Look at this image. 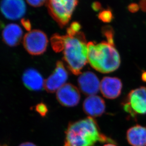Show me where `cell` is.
<instances>
[{
	"mask_svg": "<svg viewBox=\"0 0 146 146\" xmlns=\"http://www.w3.org/2000/svg\"><path fill=\"white\" fill-rule=\"evenodd\" d=\"M65 134L64 146H94L98 142L115 143L101 133L96 121L90 117L69 123Z\"/></svg>",
	"mask_w": 146,
	"mask_h": 146,
	"instance_id": "6da1fadb",
	"label": "cell"
},
{
	"mask_svg": "<svg viewBox=\"0 0 146 146\" xmlns=\"http://www.w3.org/2000/svg\"><path fill=\"white\" fill-rule=\"evenodd\" d=\"M87 47L88 61L95 70L101 73H108L119 67L121 58L115 46L107 42L97 44L89 42Z\"/></svg>",
	"mask_w": 146,
	"mask_h": 146,
	"instance_id": "7a4b0ae2",
	"label": "cell"
},
{
	"mask_svg": "<svg viewBox=\"0 0 146 146\" xmlns=\"http://www.w3.org/2000/svg\"><path fill=\"white\" fill-rule=\"evenodd\" d=\"M64 60L68 68L75 75L81 74L88 61V47L84 34L79 32L74 36H65Z\"/></svg>",
	"mask_w": 146,
	"mask_h": 146,
	"instance_id": "3957f363",
	"label": "cell"
},
{
	"mask_svg": "<svg viewBox=\"0 0 146 146\" xmlns=\"http://www.w3.org/2000/svg\"><path fill=\"white\" fill-rule=\"evenodd\" d=\"M78 3L76 0H50L46 4L50 15L63 28L69 22Z\"/></svg>",
	"mask_w": 146,
	"mask_h": 146,
	"instance_id": "277c9868",
	"label": "cell"
},
{
	"mask_svg": "<svg viewBox=\"0 0 146 146\" xmlns=\"http://www.w3.org/2000/svg\"><path fill=\"white\" fill-rule=\"evenodd\" d=\"M123 109L131 117L146 114V87L132 90L123 103Z\"/></svg>",
	"mask_w": 146,
	"mask_h": 146,
	"instance_id": "5b68a950",
	"label": "cell"
},
{
	"mask_svg": "<svg viewBox=\"0 0 146 146\" xmlns=\"http://www.w3.org/2000/svg\"><path fill=\"white\" fill-rule=\"evenodd\" d=\"M23 44L26 50L31 55H41L46 51L48 39L42 31L34 29L26 34Z\"/></svg>",
	"mask_w": 146,
	"mask_h": 146,
	"instance_id": "8992f818",
	"label": "cell"
},
{
	"mask_svg": "<svg viewBox=\"0 0 146 146\" xmlns=\"http://www.w3.org/2000/svg\"><path fill=\"white\" fill-rule=\"evenodd\" d=\"M68 79V72L63 62L58 61L54 72L45 81L44 88L48 92H55L65 85Z\"/></svg>",
	"mask_w": 146,
	"mask_h": 146,
	"instance_id": "52a82bcc",
	"label": "cell"
},
{
	"mask_svg": "<svg viewBox=\"0 0 146 146\" xmlns=\"http://www.w3.org/2000/svg\"><path fill=\"white\" fill-rule=\"evenodd\" d=\"M57 99L59 103L66 107H74L80 102V92L77 88L70 83L65 84L57 91Z\"/></svg>",
	"mask_w": 146,
	"mask_h": 146,
	"instance_id": "ba28073f",
	"label": "cell"
},
{
	"mask_svg": "<svg viewBox=\"0 0 146 146\" xmlns=\"http://www.w3.org/2000/svg\"><path fill=\"white\" fill-rule=\"evenodd\" d=\"M0 9L7 19L16 20L25 14L26 6L23 1L6 0L1 2Z\"/></svg>",
	"mask_w": 146,
	"mask_h": 146,
	"instance_id": "9c48e42d",
	"label": "cell"
},
{
	"mask_svg": "<svg viewBox=\"0 0 146 146\" xmlns=\"http://www.w3.org/2000/svg\"><path fill=\"white\" fill-rule=\"evenodd\" d=\"M80 90L86 95H95L100 89V83L96 75L91 72L82 73L78 79Z\"/></svg>",
	"mask_w": 146,
	"mask_h": 146,
	"instance_id": "30bf717a",
	"label": "cell"
},
{
	"mask_svg": "<svg viewBox=\"0 0 146 146\" xmlns=\"http://www.w3.org/2000/svg\"><path fill=\"white\" fill-rule=\"evenodd\" d=\"M123 84L120 79L105 77L100 83V90L103 97L108 99H115L120 95Z\"/></svg>",
	"mask_w": 146,
	"mask_h": 146,
	"instance_id": "8fae6325",
	"label": "cell"
},
{
	"mask_svg": "<svg viewBox=\"0 0 146 146\" xmlns=\"http://www.w3.org/2000/svg\"><path fill=\"white\" fill-rule=\"evenodd\" d=\"M106 108L104 101L98 96H89L83 103V109L89 117H97L102 115Z\"/></svg>",
	"mask_w": 146,
	"mask_h": 146,
	"instance_id": "7c38bea8",
	"label": "cell"
},
{
	"mask_svg": "<svg viewBox=\"0 0 146 146\" xmlns=\"http://www.w3.org/2000/svg\"><path fill=\"white\" fill-rule=\"evenodd\" d=\"M24 85L31 91H39L44 87L43 78L42 75L34 69H27L22 76Z\"/></svg>",
	"mask_w": 146,
	"mask_h": 146,
	"instance_id": "4fadbf2b",
	"label": "cell"
},
{
	"mask_svg": "<svg viewBox=\"0 0 146 146\" xmlns=\"http://www.w3.org/2000/svg\"><path fill=\"white\" fill-rule=\"evenodd\" d=\"M23 31L19 25L10 24L4 28L2 32L3 41L10 46H18L22 38Z\"/></svg>",
	"mask_w": 146,
	"mask_h": 146,
	"instance_id": "5bb4252c",
	"label": "cell"
},
{
	"mask_svg": "<svg viewBox=\"0 0 146 146\" xmlns=\"http://www.w3.org/2000/svg\"><path fill=\"white\" fill-rule=\"evenodd\" d=\"M127 141L131 146H146V127L137 124L127 130Z\"/></svg>",
	"mask_w": 146,
	"mask_h": 146,
	"instance_id": "9a60e30c",
	"label": "cell"
},
{
	"mask_svg": "<svg viewBox=\"0 0 146 146\" xmlns=\"http://www.w3.org/2000/svg\"><path fill=\"white\" fill-rule=\"evenodd\" d=\"M50 40L51 46L55 52H59L63 51L65 46V36L55 34L52 36Z\"/></svg>",
	"mask_w": 146,
	"mask_h": 146,
	"instance_id": "2e32d148",
	"label": "cell"
},
{
	"mask_svg": "<svg viewBox=\"0 0 146 146\" xmlns=\"http://www.w3.org/2000/svg\"><path fill=\"white\" fill-rule=\"evenodd\" d=\"M102 32L104 36L107 39V42L109 44L115 46L114 44V31L112 27L110 26H103L102 29Z\"/></svg>",
	"mask_w": 146,
	"mask_h": 146,
	"instance_id": "e0dca14e",
	"label": "cell"
},
{
	"mask_svg": "<svg viewBox=\"0 0 146 146\" xmlns=\"http://www.w3.org/2000/svg\"><path fill=\"white\" fill-rule=\"evenodd\" d=\"M99 19L105 23H110L113 19V14L111 10H104L100 12L98 15Z\"/></svg>",
	"mask_w": 146,
	"mask_h": 146,
	"instance_id": "ac0fdd59",
	"label": "cell"
},
{
	"mask_svg": "<svg viewBox=\"0 0 146 146\" xmlns=\"http://www.w3.org/2000/svg\"><path fill=\"white\" fill-rule=\"evenodd\" d=\"M81 28V25L79 22H73L71 24L70 27L67 29V35L74 36L80 32Z\"/></svg>",
	"mask_w": 146,
	"mask_h": 146,
	"instance_id": "d6986e66",
	"label": "cell"
},
{
	"mask_svg": "<svg viewBox=\"0 0 146 146\" xmlns=\"http://www.w3.org/2000/svg\"><path fill=\"white\" fill-rule=\"evenodd\" d=\"M35 110L41 116L45 117L48 112V108L46 104L43 103H40L36 105Z\"/></svg>",
	"mask_w": 146,
	"mask_h": 146,
	"instance_id": "ffe728a7",
	"label": "cell"
},
{
	"mask_svg": "<svg viewBox=\"0 0 146 146\" xmlns=\"http://www.w3.org/2000/svg\"><path fill=\"white\" fill-rule=\"evenodd\" d=\"M46 1H27V2L28 4L31 6L33 7H39L43 5V4H45V3H46Z\"/></svg>",
	"mask_w": 146,
	"mask_h": 146,
	"instance_id": "44dd1931",
	"label": "cell"
},
{
	"mask_svg": "<svg viewBox=\"0 0 146 146\" xmlns=\"http://www.w3.org/2000/svg\"><path fill=\"white\" fill-rule=\"evenodd\" d=\"M21 22L22 26L25 28V29L26 31H31V24L29 19H21Z\"/></svg>",
	"mask_w": 146,
	"mask_h": 146,
	"instance_id": "7402d4cb",
	"label": "cell"
},
{
	"mask_svg": "<svg viewBox=\"0 0 146 146\" xmlns=\"http://www.w3.org/2000/svg\"><path fill=\"white\" fill-rule=\"evenodd\" d=\"M139 5H138L137 3H132L130 4L128 7V9L129 11L131 13H136L139 11Z\"/></svg>",
	"mask_w": 146,
	"mask_h": 146,
	"instance_id": "603a6c76",
	"label": "cell"
},
{
	"mask_svg": "<svg viewBox=\"0 0 146 146\" xmlns=\"http://www.w3.org/2000/svg\"><path fill=\"white\" fill-rule=\"evenodd\" d=\"M92 8L94 11H99L102 9V5L99 2L95 1L92 4Z\"/></svg>",
	"mask_w": 146,
	"mask_h": 146,
	"instance_id": "cb8c5ba5",
	"label": "cell"
},
{
	"mask_svg": "<svg viewBox=\"0 0 146 146\" xmlns=\"http://www.w3.org/2000/svg\"><path fill=\"white\" fill-rule=\"evenodd\" d=\"M139 6L142 11L146 13V0L141 1L139 2Z\"/></svg>",
	"mask_w": 146,
	"mask_h": 146,
	"instance_id": "d4e9b609",
	"label": "cell"
},
{
	"mask_svg": "<svg viewBox=\"0 0 146 146\" xmlns=\"http://www.w3.org/2000/svg\"><path fill=\"white\" fill-rule=\"evenodd\" d=\"M19 146H37L35 145L34 144L31 142H24L23 143H21Z\"/></svg>",
	"mask_w": 146,
	"mask_h": 146,
	"instance_id": "484cf974",
	"label": "cell"
},
{
	"mask_svg": "<svg viewBox=\"0 0 146 146\" xmlns=\"http://www.w3.org/2000/svg\"><path fill=\"white\" fill-rule=\"evenodd\" d=\"M141 79H142V81L144 82H146V72H143L141 74Z\"/></svg>",
	"mask_w": 146,
	"mask_h": 146,
	"instance_id": "4316f807",
	"label": "cell"
},
{
	"mask_svg": "<svg viewBox=\"0 0 146 146\" xmlns=\"http://www.w3.org/2000/svg\"><path fill=\"white\" fill-rule=\"evenodd\" d=\"M103 146H117L116 145H115L113 143H107L106 144L103 145Z\"/></svg>",
	"mask_w": 146,
	"mask_h": 146,
	"instance_id": "83f0119b",
	"label": "cell"
},
{
	"mask_svg": "<svg viewBox=\"0 0 146 146\" xmlns=\"http://www.w3.org/2000/svg\"><path fill=\"white\" fill-rule=\"evenodd\" d=\"M3 23H2L1 21H0V28H1V27H3Z\"/></svg>",
	"mask_w": 146,
	"mask_h": 146,
	"instance_id": "f1b7e54d",
	"label": "cell"
},
{
	"mask_svg": "<svg viewBox=\"0 0 146 146\" xmlns=\"http://www.w3.org/2000/svg\"><path fill=\"white\" fill-rule=\"evenodd\" d=\"M0 146H4H4H1V145H0Z\"/></svg>",
	"mask_w": 146,
	"mask_h": 146,
	"instance_id": "f546056e",
	"label": "cell"
}]
</instances>
